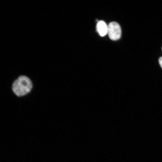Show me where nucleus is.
<instances>
[{
    "instance_id": "obj_1",
    "label": "nucleus",
    "mask_w": 162,
    "mask_h": 162,
    "mask_svg": "<svg viewBox=\"0 0 162 162\" xmlns=\"http://www.w3.org/2000/svg\"><path fill=\"white\" fill-rule=\"evenodd\" d=\"M32 84L30 80L26 76L19 77L14 82L12 89L14 93L20 97L25 95L31 90Z\"/></svg>"
},
{
    "instance_id": "obj_2",
    "label": "nucleus",
    "mask_w": 162,
    "mask_h": 162,
    "mask_svg": "<svg viewBox=\"0 0 162 162\" xmlns=\"http://www.w3.org/2000/svg\"><path fill=\"white\" fill-rule=\"evenodd\" d=\"M109 38L112 40H117L121 37V29L119 24L117 22H112L108 26V32Z\"/></svg>"
},
{
    "instance_id": "obj_5",
    "label": "nucleus",
    "mask_w": 162,
    "mask_h": 162,
    "mask_svg": "<svg viewBox=\"0 0 162 162\" xmlns=\"http://www.w3.org/2000/svg\"></svg>"
},
{
    "instance_id": "obj_3",
    "label": "nucleus",
    "mask_w": 162,
    "mask_h": 162,
    "mask_svg": "<svg viewBox=\"0 0 162 162\" xmlns=\"http://www.w3.org/2000/svg\"><path fill=\"white\" fill-rule=\"evenodd\" d=\"M96 28L98 34L101 36H104L107 34L108 26L103 21L100 20L98 22Z\"/></svg>"
},
{
    "instance_id": "obj_4",
    "label": "nucleus",
    "mask_w": 162,
    "mask_h": 162,
    "mask_svg": "<svg viewBox=\"0 0 162 162\" xmlns=\"http://www.w3.org/2000/svg\"><path fill=\"white\" fill-rule=\"evenodd\" d=\"M159 64L162 68V57H160L159 59Z\"/></svg>"
}]
</instances>
